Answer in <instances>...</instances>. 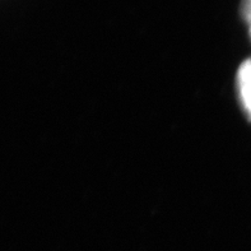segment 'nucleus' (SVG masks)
Wrapping results in <instances>:
<instances>
[{"label": "nucleus", "mask_w": 251, "mask_h": 251, "mask_svg": "<svg viewBox=\"0 0 251 251\" xmlns=\"http://www.w3.org/2000/svg\"><path fill=\"white\" fill-rule=\"evenodd\" d=\"M236 89L242 110L251 121V59L240 65L236 75Z\"/></svg>", "instance_id": "1"}, {"label": "nucleus", "mask_w": 251, "mask_h": 251, "mask_svg": "<svg viewBox=\"0 0 251 251\" xmlns=\"http://www.w3.org/2000/svg\"><path fill=\"white\" fill-rule=\"evenodd\" d=\"M240 12L244 22L248 25V32L251 40V0H241V5H240Z\"/></svg>", "instance_id": "2"}]
</instances>
